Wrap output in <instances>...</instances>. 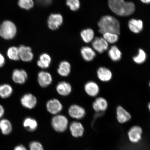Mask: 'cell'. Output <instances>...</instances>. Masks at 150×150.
Here are the masks:
<instances>
[{
  "instance_id": "6da1fadb",
  "label": "cell",
  "mask_w": 150,
  "mask_h": 150,
  "mask_svg": "<svg viewBox=\"0 0 150 150\" xmlns=\"http://www.w3.org/2000/svg\"><path fill=\"white\" fill-rule=\"evenodd\" d=\"M108 4L112 12L120 16H130L135 9L134 3L125 0H108Z\"/></svg>"
},
{
  "instance_id": "7a4b0ae2",
  "label": "cell",
  "mask_w": 150,
  "mask_h": 150,
  "mask_svg": "<svg viewBox=\"0 0 150 150\" xmlns=\"http://www.w3.org/2000/svg\"><path fill=\"white\" fill-rule=\"evenodd\" d=\"M99 32L101 34L110 33H120V24L118 20L113 16H105L102 17L98 23Z\"/></svg>"
},
{
  "instance_id": "3957f363",
  "label": "cell",
  "mask_w": 150,
  "mask_h": 150,
  "mask_svg": "<svg viewBox=\"0 0 150 150\" xmlns=\"http://www.w3.org/2000/svg\"><path fill=\"white\" fill-rule=\"evenodd\" d=\"M16 33V25L10 21H5L0 25V36L6 40L13 38Z\"/></svg>"
},
{
  "instance_id": "277c9868",
  "label": "cell",
  "mask_w": 150,
  "mask_h": 150,
  "mask_svg": "<svg viewBox=\"0 0 150 150\" xmlns=\"http://www.w3.org/2000/svg\"><path fill=\"white\" fill-rule=\"evenodd\" d=\"M68 120L64 115H56L52 118V125L54 130L57 132H64L67 129Z\"/></svg>"
},
{
  "instance_id": "5b68a950",
  "label": "cell",
  "mask_w": 150,
  "mask_h": 150,
  "mask_svg": "<svg viewBox=\"0 0 150 150\" xmlns=\"http://www.w3.org/2000/svg\"><path fill=\"white\" fill-rule=\"evenodd\" d=\"M143 134L142 128L139 125H134L129 129L127 132V137L130 142L136 144L141 140Z\"/></svg>"
},
{
  "instance_id": "8992f818",
  "label": "cell",
  "mask_w": 150,
  "mask_h": 150,
  "mask_svg": "<svg viewBox=\"0 0 150 150\" xmlns=\"http://www.w3.org/2000/svg\"><path fill=\"white\" fill-rule=\"evenodd\" d=\"M116 114L118 122L122 124L127 122L131 119V116L130 112L121 106L117 107Z\"/></svg>"
},
{
  "instance_id": "52a82bcc",
  "label": "cell",
  "mask_w": 150,
  "mask_h": 150,
  "mask_svg": "<svg viewBox=\"0 0 150 150\" xmlns=\"http://www.w3.org/2000/svg\"><path fill=\"white\" fill-rule=\"evenodd\" d=\"M28 78V75L25 70L23 69H15L12 74V79L14 83L22 84L25 83Z\"/></svg>"
},
{
  "instance_id": "ba28073f",
  "label": "cell",
  "mask_w": 150,
  "mask_h": 150,
  "mask_svg": "<svg viewBox=\"0 0 150 150\" xmlns=\"http://www.w3.org/2000/svg\"><path fill=\"white\" fill-rule=\"evenodd\" d=\"M20 102L24 108L31 109L36 105L37 99L36 97L31 93H26L22 96Z\"/></svg>"
},
{
  "instance_id": "9c48e42d",
  "label": "cell",
  "mask_w": 150,
  "mask_h": 150,
  "mask_svg": "<svg viewBox=\"0 0 150 150\" xmlns=\"http://www.w3.org/2000/svg\"><path fill=\"white\" fill-rule=\"evenodd\" d=\"M47 110L52 114H57L63 109L61 103L57 99H54L49 100L46 104Z\"/></svg>"
},
{
  "instance_id": "30bf717a",
  "label": "cell",
  "mask_w": 150,
  "mask_h": 150,
  "mask_svg": "<svg viewBox=\"0 0 150 150\" xmlns=\"http://www.w3.org/2000/svg\"><path fill=\"white\" fill-rule=\"evenodd\" d=\"M93 109L97 112H103L108 109V104L107 100L103 97L96 99L92 105Z\"/></svg>"
},
{
  "instance_id": "8fae6325",
  "label": "cell",
  "mask_w": 150,
  "mask_h": 150,
  "mask_svg": "<svg viewBox=\"0 0 150 150\" xmlns=\"http://www.w3.org/2000/svg\"><path fill=\"white\" fill-rule=\"evenodd\" d=\"M69 115L71 117L76 119H80L85 116L86 114L84 109L78 105H73L68 110Z\"/></svg>"
},
{
  "instance_id": "7c38bea8",
  "label": "cell",
  "mask_w": 150,
  "mask_h": 150,
  "mask_svg": "<svg viewBox=\"0 0 150 150\" xmlns=\"http://www.w3.org/2000/svg\"><path fill=\"white\" fill-rule=\"evenodd\" d=\"M92 46L94 49L101 54L108 49V44L103 38L96 37L93 41Z\"/></svg>"
},
{
  "instance_id": "4fadbf2b",
  "label": "cell",
  "mask_w": 150,
  "mask_h": 150,
  "mask_svg": "<svg viewBox=\"0 0 150 150\" xmlns=\"http://www.w3.org/2000/svg\"><path fill=\"white\" fill-rule=\"evenodd\" d=\"M63 22V18L61 14H52L48 19V27L52 30L57 29L62 25Z\"/></svg>"
},
{
  "instance_id": "5bb4252c",
  "label": "cell",
  "mask_w": 150,
  "mask_h": 150,
  "mask_svg": "<svg viewBox=\"0 0 150 150\" xmlns=\"http://www.w3.org/2000/svg\"><path fill=\"white\" fill-rule=\"evenodd\" d=\"M97 75L99 80L104 82L110 81L112 77L111 71L105 67H99L97 71Z\"/></svg>"
},
{
  "instance_id": "9a60e30c",
  "label": "cell",
  "mask_w": 150,
  "mask_h": 150,
  "mask_svg": "<svg viewBox=\"0 0 150 150\" xmlns=\"http://www.w3.org/2000/svg\"><path fill=\"white\" fill-rule=\"evenodd\" d=\"M18 49L20 59L22 61L24 62H29L32 60L33 55L30 47L21 45Z\"/></svg>"
},
{
  "instance_id": "2e32d148",
  "label": "cell",
  "mask_w": 150,
  "mask_h": 150,
  "mask_svg": "<svg viewBox=\"0 0 150 150\" xmlns=\"http://www.w3.org/2000/svg\"><path fill=\"white\" fill-rule=\"evenodd\" d=\"M84 89L87 94L91 97L97 96L100 92V87L98 84L93 81H90L86 83Z\"/></svg>"
},
{
  "instance_id": "e0dca14e",
  "label": "cell",
  "mask_w": 150,
  "mask_h": 150,
  "mask_svg": "<svg viewBox=\"0 0 150 150\" xmlns=\"http://www.w3.org/2000/svg\"><path fill=\"white\" fill-rule=\"evenodd\" d=\"M38 81L41 87H46L52 83V77L49 73L45 71H41L38 74Z\"/></svg>"
},
{
  "instance_id": "ac0fdd59",
  "label": "cell",
  "mask_w": 150,
  "mask_h": 150,
  "mask_svg": "<svg viewBox=\"0 0 150 150\" xmlns=\"http://www.w3.org/2000/svg\"><path fill=\"white\" fill-rule=\"evenodd\" d=\"M70 129L71 134L74 137L78 138L83 135L84 128L79 122H72L70 125Z\"/></svg>"
},
{
  "instance_id": "d6986e66",
  "label": "cell",
  "mask_w": 150,
  "mask_h": 150,
  "mask_svg": "<svg viewBox=\"0 0 150 150\" xmlns=\"http://www.w3.org/2000/svg\"><path fill=\"white\" fill-rule=\"evenodd\" d=\"M56 89L57 93L63 96H67L70 94L72 90L71 84L65 81L59 82L56 86Z\"/></svg>"
},
{
  "instance_id": "ffe728a7",
  "label": "cell",
  "mask_w": 150,
  "mask_h": 150,
  "mask_svg": "<svg viewBox=\"0 0 150 150\" xmlns=\"http://www.w3.org/2000/svg\"><path fill=\"white\" fill-rule=\"evenodd\" d=\"M129 29L133 33H138L142 30L143 28V22L140 20L132 19L128 23Z\"/></svg>"
},
{
  "instance_id": "44dd1931",
  "label": "cell",
  "mask_w": 150,
  "mask_h": 150,
  "mask_svg": "<svg viewBox=\"0 0 150 150\" xmlns=\"http://www.w3.org/2000/svg\"><path fill=\"white\" fill-rule=\"evenodd\" d=\"M81 52L83 59L87 62L92 61L96 55L94 50L89 47H83L81 50Z\"/></svg>"
},
{
  "instance_id": "7402d4cb",
  "label": "cell",
  "mask_w": 150,
  "mask_h": 150,
  "mask_svg": "<svg viewBox=\"0 0 150 150\" xmlns=\"http://www.w3.org/2000/svg\"><path fill=\"white\" fill-rule=\"evenodd\" d=\"M13 89L12 86L8 83L0 85V97L2 99H6L12 95Z\"/></svg>"
},
{
  "instance_id": "603a6c76",
  "label": "cell",
  "mask_w": 150,
  "mask_h": 150,
  "mask_svg": "<svg viewBox=\"0 0 150 150\" xmlns=\"http://www.w3.org/2000/svg\"><path fill=\"white\" fill-rule=\"evenodd\" d=\"M12 123L8 120L3 119L0 120V130L4 135L10 134L12 131Z\"/></svg>"
},
{
  "instance_id": "cb8c5ba5",
  "label": "cell",
  "mask_w": 150,
  "mask_h": 150,
  "mask_svg": "<svg viewBox=\"0 0 150 150\" xmlns=\"http://www.w3.org/2000/svg\"><path fill=\"white\" fill-rule=\"evenodd\" d=\"M71 68L70 64L68 62L63 61L59 64L57 72L61 76H67L70 74Z\"/></svg>"
},
{
  "instance_id": "d4e9b609",
  "label": "cell",
  "mask_w": 150,
  "mask_h": 150,
  "mask_svg": "<svg viewBox=\"0 0 150 150\" xmlns=\"http://www.w3.org/2000/svg\"><path fill=\"white\" fill-rule=\"evenodd\" d=\"M23 126L28 131H33L37 128L38 123L35 119L30 117H27L24 120Z\"/></svg>"
},
{
  "instance_id": "484cf974",
  "label": "cell",
  "mask_w": 150,
  "mask_h": 150,
  "mask_svg": "<svg viewBox=\"0 0 150 150\" xmlns=\"http://www.w3.org/2000/svg\"><path fill=\"white\" fill-rule=\"evenodd\" d=\"M51 58L48 54L44 53L41 55L37 62V65L42 69H46L50 67Z\"/></svg>"
},
{
  "instance_id": "4316f807",
  "label": "cell",
  "mask_w": 150,
  "mask_h": 150,
  "mask_svg": "<svg viewBox=\"0 0 150 150\" xmlns=\"http://www.w3.org/2000/svg\"><path fill=\"white\" fill-rule=\"evenodd\" d=\"M122 55L120 50L116 46H112L108 52L109 57L114 62L119 61L121 59Z\"/></svg>"
},
{
  "instance_id": "83f0119b",
  "label": "cell",
  "mask_w": 150,
  "mask_h": 150,
  "mask_svg": "<svg viewBox=\"0 0 150 150\" xmlns=\"http://www.w3.org/2000/svg\"><path fill=\"white\" fill-rule=\"evenodd\" d=\"M95 33L92 29H87L82 30L81 33V37L84 42L89 43L93 40Z\"/></svg>"
},
{
  "instance_id": "f1b7e54d",
  "label": "cell",
  "mask_w": 150,
  "mask_h": 150,
  "mask_svg": "<svg viewBox=\"0 0 150 150\" xmlns=\"http://www.w3.org/2000/svg\"><path fill=\"white\" fill-rule=\"evenodd\" d=\"M7 57L11 60L17 61L20 59L18 49L16 47L9 48L7 52Z\"/></svg>"
},
{
  "instance_id": "f546056e",
  "label": "cell",
  "mask_w": 150,
  "mask_h": 150,
  "mask_svg": "<svg viewBox=\"0 0 150 150\" xmlns=\"http://www.w3.org/2000/svg\"><path fill=\"white\" fill-rule=\"evenodd\" d=\"M147 59V55L145 51L142 49L138 50L137 55L133 57V61L137 64H142L145 62Z\"/></svg>"
},
{
  "instance_id": "4dcf8cb0",
  "label": "cell",
  "mask_w": 150,
  "mask_h": 150,
  "mask_svg": "<svg viewBox=\"0 0 150 150\" xmlns=\"http://www.w3.org/2000/svg\"><path fill=\"white\" fill-rule=\"evenodd\" d=\"M103 38L108 43L114 44L117 42L119 39V36L117 34L106 33L103 34Z\"/></svg>"
},
{
  "instance_id": "1f68e13d",
  "label": "cell",
  "mask_w": 150,
  "mask_h": 150,
  "mask_svg": "<svg viewBox=\"0 0 150 150\" xmlns=\"http://www.w3.org/2000/svg\"><path fill=\"white\" fill-rule=\"evenodd\" d=\"M18 4L21 8L29 10L33 6V0H19Z\"/></svg>"
},
{
  "instance_id": "d6a6232c",
  "label": "cell",
  "mask_w": 150,
  "mask_h": 150,
  "mask_svg": "<svg viewBox=\"0 0 150 150\" xmlns=\"http://www.w3.org/2000/svg\"><path fill=\"white\" fill-rule=\"evenodd\" d=\"M66 4L71 10L73 11L77 10L80 8L79 0H67Z\"/></svg>"
},
{
  "instance_id": "836d02e7",
  "label": "cell",
  "mask_w": 150,
  "mask_h": 150,
  "mask_svg": "<svg viewBox=\"0 0 150 150\" xmlns=\"http://www.w3.org/2000/svg\"><path fill=\"white\" fill-rule=\"evenodd\" d=\"M29 150H44L42 144L36 141L31 142L29 144Z\"/></svg>"
},
{
  "instance_id": "e575fe53",
  "label": "cell",
  "mask_w": 150,
  "mask_h": 150,
  "mask_svg": "<svg viewBox=\"0 0 150 150\" xmlns=\"http://www.w3.org/2000/svg\"><path fill=\"white\" fill-rule=\"evenodd\" d=\"M5 63V58L2 54L0 53V68L3 67Z\"/></svg>"
},
{
  "instance_id": "d590c367",
  "label": "cell",
  "mask_w": 150,
  "mask_h": 150,
  "mask_svg": "<svg viewBox=\"0 0 150 150\" xmlns=\"http://www.w3.org/2000/svg\"><path fill=\"white\" fill-rule=\"evenodd\" d=\"M14 150H27L26 148L23 145L17 146L14 148Z\"/></svg>"
},
{
  "instance_id": "8d00e7d4",
  "label": "cell",
  "mask_w": 150,
  "mask_h": 150,
  "mask_svg": "<svg viewBox=\"0 0 150 150\" xmlns=\"http://www.w3.org/2000/svg\"><path fill=\"white\" fill-rule=\"evenodd\" d=\"M5 110L4 107L0 104V119L4 115Z\"/></svg>"
},
{
  "instance_id": "74e56055",
  "label": "cell",
  "mask_w": 150,
  "mask_h": 150,
  "mask_svg": "<svg viewBox=\"0 0 150 150\" xmlns=\"http://www.w3.org/2000/svg\"><path fill=\"white\" fill-rule=\"evenodd\" d=\"M142 2L145 4L150 3V0H140Z\"/></svg>"
},
{
  "instance_id": "f35d334b",
  "label": "cell",
  "mask_w": 150,
  "mask_h": 150,
  "mask_svg": "<svg viewBox=\"0 0 150 150\" xmlns=\"http://www.w3.org/2000/svg\"><path fill=\"white\" fill-rule=\"evenodd\" d=\"M148 108H149V111L150 112V102L149 103V104L148 105Z\"/></svg>"
},
{
  "instance_id": "ab89813d",
  "label": "cell",
  "mask_w": 150,
  "mask_h": 150,
  "mask_svg": "<svg viewBox=\"0 0 150 150\" xmlns=\"http://www.w3.org/2000/svg\"><path fill=\"white\" fill-rule=\"evenodd\" d=\"M149 87L150 88V81L149 82Z\"/></svg>"
}]
</instances>
